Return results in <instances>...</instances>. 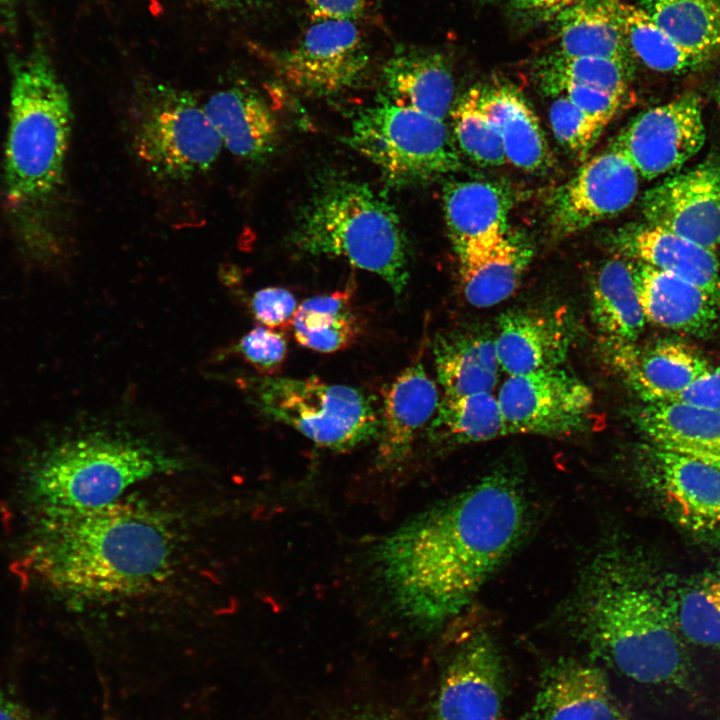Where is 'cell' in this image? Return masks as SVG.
<instances>
[{
	"label": "cell",
	"mask_w": 720,
	"mask_h": 720,
	"mask_svg": "<svg viewBox=\"0 0 720 720\" xmlns=\"http://www.w3.org/2000/svg\"><path fill=\"white\" fill-rule=\"evenodd\" d=\"M528 505L520 482L495 471L415 515L373 551L399 616L433 631L461 613L519 544Z\"/></svg>",
	"instance_id": "1"
},
{
	"label": "cell",
	"mask_w": 720,
	"mask_h": 720,
	"mask_svg": "<svg viewBox=\"0 0 720 720\" xmlns=\"http://www.w3.org/2000/svg\"><path fill=\"white\" fill-rule=\"evenodd\" d=\"M569 616L592 651L626 677L695 691V670L668 593L623 544H606L592 556Z\"/></svg>",
	"instance_id": "2"
},
{
	"label": "cell",
	"mask_w": 720,
	"mask_h": 720,
	"mask_svg": "<svg viewBox=\"0 0 720 720\" xmlns=\"http://www.w3.org/2000/svg\"><path fill=\"white\" fill-rule=\"evenodd\" d=\"M27 556L50 586L87 599L142 593L170 568L173 540L158 513L119 500L102 507L40 518Z\"/></svg>",
	"instance_id": "3"
},
{
	"label": "cell",
	"mask_w": 720,
	"mask_h": 720,
	"mask_svg": "<svg viewBox=\"0 0 720 720\" xmlns=\"http://www.w3.org/2000/svg\"><path fill=\"white\" fill-rule=\"evenodd\" d=\"M72 128L69 94L41 44L15 63L4 152V196L18 241L44 261L58 251L54 226Z\"/></svg>",
	"instance_id": "4"
},
{
	"label": "cell",
	"mask_w": 720,
	"mask_h": 720,
	"mask_svg": "<svg viewBox=\"0 0 720 720\" xmlns=\"http://www.w3.org/2000/svg\"><path fill=\"white\" fill-rule=\"evenodd\" d=\"M183 461L142 441L104 431L76 436L46 450L29 472L40 518L105 506L133 484L183 469Z\"/></svg>",
	"instance_id": "5"
},
{
	"label": "cell",
	"mask_w": 720,
	"mask_h": 720,
	"mask_svg": "<svg viewBox=\"0 0 720 720\" xmlns=\"http://www.w3.org/2000/svg\"><path fill=\"white\" fill-rule=\"evenodd\" d=\"M292 242L313 256L342 257L379 275L398 297L408 278V243L390 203L348 179L321 186L298 216Z\"/></svg>",
	"instance_id": "6"
},
{
	"label": "cell",
	"mask_w": 720,
	"mask_h": 720,
	"mask_svg": "<svg viewBox=\"0 0 720 720\" xmlns=\"http://www.w3.org/2000/svg\"><path fill=\"white\" fill-rule=\"evenodd\" d=\"M130 140L145 170L163 181H187L207 172L223 148L204 106L190 92L163 84L134 95Z\"/></svg>",
	"instance_id": "7"
},
{
	"label": "cell",
	"mask_w": 720,
	"mask_h": 720,
	"mask_svg": "<svg viewBox=\"0 0 720 720\" xmlns=\"http://www.w3.org/2000/svg\"><path fill=\"white\" fill-rule=\"evenodd\" d=\"M344 142L399 185L425 182L461 165L444 120L383 100L357 114Z\"/></svg>",
	"instance_id": "8"
},
{
	"label": "cell",
	"mask_w": 720,
	"mask_h": 720,
	"mask_svg": "<svg viewBox=\"0 0 720 720\" xmlns=\"http://www.w3.org/2000/svg\"><path fill=\"white\" fill-rule=\"evenodd\" d=\"M256 384V405L263 413L321 447L345 451L377 437L380 416L359 389L317 377H267Z\"/></svg>",
	"instance_id": "9"
},
{
	"label": "cell",
	"mask_w": 720,
	"mask_h": 720,
	"mask_svg": "<svg viewBox=\"0 0 720 720\" xmlns=\"http://www.w3.org/2000/svg\"><path fill=\"white\" fill-rule=\"evenodd\" d=\"M497 399L508 433L563 435L580 429L593 393L560 366L509 376Z\"/></svg>",
	"instance_id": "10"
},
{
	"label": "cell",
	"mask_w": 720,
	"mask_h": 720,
	"mask_svg": "<svg viewBox=\"0 0 720 720\" xmlns=\"http://www.w3.org/2000/svg\"><path fill=\"white\" fill-rule=\"evenodd\" d=\"M640 470L675 524L698 538L720 539V467L648 444Z\"/></svg>",
	"instance_id": "11"
},
{
	"label": "cell",
	"mask_w": 720,
	"mask_h": 720,
	"mask_svg": "<svg viewBox=\"0 0 720 720\" xmlns=\"http://www.w3.org/2000/svg\"><path fill=\"white\" fill-rule=\"evenodd\" d=\"M280 75L298 90L318 96L340 93L364 76L369 54L354 21L321 20L291 49L273 56Z\"/></svg>",
	"instance_id": "12"
},
{
	"label": "cell",
	"mask_w": 720,
	"mask_h": 720,
	"mask_svg": "<svg viewBox=\"0 0 720 720\" xmlns=\"http://www.w3.org/2000/svg\"><path fill=\"white\" fill-rule=\"evenodd\" d=\"M704 141L700 100L694 93H686L636 116L612 146L639 175L651 180L681 167Z\"/></svg>",
	"instance_id": "13"
},
{
	"label": "cell",
	"mask_w": 720,
	"mask_h": 720,
	"mask_svg": "<svg viewBox=\"0 0 720 720\" xmlns=\"http://www.w3.org/2000/svg\"><path fill=\"white\" fill-rule=\"evenodd\" d=\"M638 187V172L611 146L585 162L554 193L550 205L553 232L568 236L621 213L635 200Z\"/></svg>",
	"instance_id": "14"
},
{
	"label": "cell",
	"mask_w": 720,
	"mask_h": 720,
	"mask_svg": "<svg viewBox=\"0 0 720 720\" xmlns=\"http://www.w3.org/2000/svg\"><path fill=\"white\" fill-rule=\"evenodd\" d=\"M504 691L500 651L488 632H475L445 667L429 720H498Z\"/></svg>",
	"instance_id": "15"
},
{
	"label": "cell",
	"mask_w": 720,
	"mask_h": 720,
	"mask_svg": "<svg viewBox=\"0 0 720 720\" xmlns=\"http://www.w3.org/2000/svg\"><path fill=\"white\" fill-rule=\"evenodd\" d=\"M641 205L647 223L715 251L720 247V160L668 178L648 190Z\"/></svg>",
	"instance_id": "16"
},
{
	"label": "cell",
	"mask_w": 720,
	"mask_h": 720,
	"mask_svg": "<svg viewBox=\"0 0 720 720\" xmlns=\"http://www.w3.org/2000/svg\"><path fill=\"white\" fill-rule=\"evenodd\" d=\"M531 720H626L604 671L575 659H559L542 674Z\"/></svg>",
	"instance_id": "17"
},
{
	"label": "cell",
	"mask_w": 720,
	"mask_h": 720,
	"mask_svg": "<svg viewBox=\"0 0 720 720\" xmlns=\"http://www.w3.org/2000/svg\"><path fill=\"white\" fill-rule=\"evenodd\" d=\"M635 277L646 320L697 337L720 326V302L702 288L674 275L638 263Z\"/></svg>",
	"instance_id": "18"
},
{
	"label": "cell",
	"mask_w": 720,
	"mask_h": 720,
	"mask_svg": "<svg viewBox=\"0 0 720 720\" xmlns=\"http://www.w3.org/2000/svg\"><path fill=\"white\" fill-rule=\"evenodd\" d=\"M438 390L421 363L404 369L385 393L380 415L378 464L384 468L401 463L417 433L437 411Z\"/></svg>",
	"instance_id": "19"
},
{
	"label": "cell",
	"mask_w": 720,
	"mask_h": 720,
	"mask_svg": "<svg viewBox=\"0 0 720 720\" xmlns=\"http://www.w3.org/2000/svg\"><path fill=\"white\" fill-rule=\"evenodd\" d=\"M203 106L223 147L234 156L260 162L275 151L279 141L278 122L256 92L229 87L213 93Z\"/></svg>",
	"instance_id": "20"
},
{
	"label": "cell",
	"mask_w": 720,
	"mask_h": 720,
	"mask_svg": "<svg viewBox=\"0 0 720 720\" xmlns=\"http://www.w3.org/2000/svg\"><path fill=\"white\" fill-rule=\"evenodd\" d=\"M383 101L410 107L444 120L451 111L454 78L440 53L419 48L395 52L382 71Z\"/></svg>",
	"instance_id": "21"
},
{
	"label": "cell",
	"mask_w": 720,
	"mask_h": 720,
	"mask_svg": "<svg viewBox=\"0 0 720 720\" xmlns=\"http://www.w3.org/2000/svg\"><path fill=\"white\" fill-rule=\"evenodd\" d=\"M619 242L640 263L693 283L720 302V267L714 251L650 223L624 229Z\"/></svg>",
	"instance_id": "22"
},
{
	"label": "cell",
	"mask_w": 720,
	"mask_h": 720,
	"mask_svg": "<svg viewBox=\"0 0 720 720\" xmlns=\"http://www.w3.org/2000/svg\"><path fill=\"white\" fill-rule=\"evenodd\" d=\"M456 253L463 293L476 307H490L507 299L517 289L532 257L529 245L508 232Z\"/></svg>",
	"instance_id": "23"
},
{
	"label": "cell",
	"mask_w": 720,
	"mask_h": 720,
	"mask_svg": "<svg viewBox=\"0 0 720 720\" xmlns=\"http://www.w3.org/2000/svg\"><path fill=\"white\" fill-rule=\"evenodd\" d=\"M638 425L648 444L720 467V412L677 402H647Z\"/></svg>",
	"instance_id": "24"
},
{
	"label": "cell",
	"mask_w": 720,
	"mask_h": 720,
	"mask_svg": "<svg viewBox=\"0 0 720 720\" xmlns=\"http://www.w3.org/2000/svg\"><path fill=\"white\" fill-rule=\"evenodd\" d=\"M494 342L500 368L509 376L560 366L569 348L559 321L523 311L501 316Z\"/></svg>",
	"instance_id": "25"
},
{
	"label": "cell",
	"mask_w": 720,
	"mask_h": 720,
	"mask_svg": "<svg viewBox=\"0 0 720 720\" xmlns=\"http://www.w3.org/2000/svg\"><path fill=\"white\" fill-rule=\"evenodd\" d=\"M511 206L510 193L497 183L483 180L447 183L443 207L455 251L507 233Z\"/></svg>",
	"instance_id": "26"
},
{
	"label": "cell",
	"mask_w": 720,
	"mask_h": 720,
	"mask_svg": "<svg viewBox=\"0 0 720 720\" xmlns=\"http://www.w3.org/2000/svg\"><path fill=\"white\" fill-rule=\"evenodd\" d=\"M622 0H577L555 18L559 53L600 57L630 64Z\"/></svg>",
	"instance_id": "27"
},
{
	"label": "cell",
	"mask_w": 720,
	"mask_h": 720,
	"mask_svg": "<svg viewBox=\"0 0 720 720\" xmlns=\"http://www.w3.org/2000/svg\"><path fill=\"white\" fill-rule=\"evenodd\" d=\"M620 352L621 367L646 403L673 399L710 367L698 352L679 342L664 341L642 352L621 346Z\"/></svg>",
	"instance_id": "28"
},
{
	"label": "cell",
	"mask_w": 720,
	"mask_h": 720,
	"mask_svg": "<svg viewBox=\"0 0 720 720\" xmlns=\"http://www.w3.org/2000/svg\"><path fill=\"white\" fill-rule=\"evenodd\" d=\"M433 354L445 397L492 392L497 384L500 365L495 342L485 333L456 329L440 334Z\"/></svg>",
	"instance_id": "29"
},
{
	"label": "cell",
	"mask_w": 720,
	"mask_h": 720,
	"mask_svg": "<svg viewBox=\"0 0 720 720\" xmlns=\"http://www.w3.org/2000/svg\"><path fill=\"white\" fill-rule=\"evenodd\" d=\"M482 92L485 107L498 128L507 162L528 172L547 168L551 162L548 142L525 99L507 85L482 86Z\"/></svg>",
	"instance_id": "30"
},
{
	"label": "cell",
	"mask_w": 720,
	"mask_h": 720,
	"mask_svg": "<svg viewBox=\"0 0 720 720\" xmlns=\"http://www.w3.org/2000/svg\"><path fill=\"white\" fill-rule=\"evenodd\" d=\"M593 316L600 329L620 346H630L645 325L635 267L621 258L606 261L592 284Z\"/></svg>",
	"instance_id": "31"
},
{
	"label": "cell",
	"mask_w": 720,
	"mask_h": 720,
	"mask_svg": "<svg viewBox=\"0 0 720 720\" xmlns=\"http://www.w3.org/2000/svg\"><path fill=\"white\" fill-rule=\"evenodd\" d=\"M640 7L688 52L706 62L720 52V0H642Z\"/></svg>",
	"instance_id": "32"
},
{
	"label": "cell",
	"mask_w": 720,
	"mask_h": 720,
	"mask_svg": "<svg viewBox=\"0 0 720 720\" xmlns=\"http://www.w3.org/2000/svg\"><path fill=\"white\" fill-rule=\"evenodd\" d=\"M431 439L450 445L492 440L507 434L497 397L478 392L440 401L429 428Z\"/></svg>",
	"instance_id": "33"
},
{
	"label": "cell",
	"mask_w": 720,
	"mask_h": 720,
	"mask_svg": "<svg viewBox=\"0 0 720 720\" xmlns=\"http://www.w3.org/2000/svg\"><path fill=\"white\" fill-rule=\"evenodd\" d=\"M668 600L674 623L691 644L720 649V567L690 578Z\"/></svg>",
	"instance_id": "34"
},
{
	"label": "cell",
	"mask_w": 720,
	"mask_h": 720,
	"mask_svg": "<svg viewBox=\"0 0 720 720\" xmlns=\"http://www.w3.org/2000/svg\"><path fill=\"white\" fill-rule=\"evenodd\" d=\"M351 297L347 289L305 300L292 322L297 342L322 353L340 351L352 344L358 325L350 311Z\"/></svg>",
	"instance_id": "35"
},
{
	"label": "cell",
	"mask_w": 720,
	"mask_h": 720,
	"mask_svg": "<svg viewBox=\"0 0 720 720\" xmlns=\"http://www.w3.org/2000/svg\"><path fill=\"white\" fill-rule=\"evenodd\" d=\"M622 14L629 50L648 68L681 73L706 63L680 46L640 6L624 2Z\"/></svg>",
	"instance_id": "36"
},
{
	"label": "cell",
	"mask_w": 720,
	"mask_h": 720,
	"mask_svg": "<svg viewBox=\"0 0 720 720\" xmlns=\"http://www.w3.org/2000/svg\"><path fill=\"white\" fill-rule=\"evenodd\" d=\"M630 76L628 63L600 57H571L559 52L544 58L538 67L539 83L546 94L558 84L573 83L626 97Z\"/></svg>",
	"instance_id": "37"
},
{
	"label": "cell",
	"mask_w": 720,
	"mask_h": 720,
	"mask_svg": "<svg viewBox=\"0 0 720 720\" xmlns=\"http://www.w3.org/2000/svg\"><path fill=\"white\" fill-rule=\"evenodd\" d=\"M450 114L458 146L470 159L483 166L507 162L498 128L485 107L481 85L467 90Z\"/></svg>",
	"instance_id": "38"
},
{
	"label": "cell",
	"mask_w": 720,
	"mask_h": 720,
	"mask_svg": "<svg viewBox=\"0 0 720 720\" xmlns=\"http://www.w3.org/2000/svg\"><path fill=\"white\" fill-rule=\"evenodd\" d=\"M549 121L556 140L570 152L585 156L597 143L607 123L591 116L565 96H555Z\"/></svg>",
	"instance_id": "39"
},
{
	"label": "cell",
	"mask_w": 720,
	"mask_h": 720,
	"mask_svg": "<svg viewBox=\"0 0 720 720\" xmlns=\"http://www.w3.org/2000/svg\"><path fill=\"white\" fill-rule=\"evenodd\" d=\"M231 351L239 354L258 372L272 375L286 358L287 342L280 332L257 326L246 333Z\"/></svg>",
	"instance_id": "40"
},
{
	"label": "cell",
	"mask_w": 720,
	"mask_h": 720,
	"mask_svg": "<svg viewBox=\"0 0 720 720\" xmlns=\"http://www.w3.org/2000/svg\"><path fill=\"white\" fill-rule=\"evenodd\" d=\"M547 94L552 96L563 95L583 112L599 118L607 124L626 102L624 96L573 83L558 84Z\"/></svg>",
	"instance_id": "41"
},
{
	"label": "cell",
	"mask_w": 720,
	"mask_h": 720,
	"mask_svg": "<svg viewBox=\"0 0 720 720\" xmlns=\"http://www.w3.org/2000/svg\"><path fill=\"white\" fill-rule=\"evenodd\" d=\"M250 308L256 320L275 330L292 325L298 307L294 295L287 289L267 287L253 294Z\"/></svg>",
	"instance_id": "42"
},
{
	"label": "cell",
	"mask_w": 720,
	"mask_h": 720,
	"mask_svg": "<svg viewBox=\"0 0 720 720\" xmlns=\"http://www.w3.org/2000/svg\"><path fill=\"white\" fill-rule=\"evenodd\" d=\"M668 401H677L720 412V366H710L684 391Z\"/></svg>",
	"instance_id": "43"
},
{
	"label": "cell",
	"mask_w": 720,
	"mask_h": 720,
	"mask_svg": "<svg viewBox=\"0 0 720 720\" xmlns=\"http://www.w3.org/2000/svg\"><path fill=\"white\" fill-rule=\"evenodd\" d=\"M313 21H354L364 12V0H304Z\"/></svg>",
	"instance_id": "44"
},
{
	"label": "cell",
	"mask_w": 720,
	"mask_h": 720,
	"mask_svg": "<svg viewBox=\"0 0 720 720\" xmlns=\"http://www.w3.org/2000/svg\"><path fill=\"white\" fill-rule=\"evenodd\" d=\"M577 0H513V6L536 16H557Z\"/></svg>",
	"instance_id": "45"
},
{
	"label": "cell",
	"mask_w": 720,
	"mask_h": 720,
	"mask_svg": "<svg viewBox=\"0 0 720 720\" xmlns=\"http://www.w3.org/2000/svg\"><path fill=\"white\" fill-rule=\"evenodd\" d=\"M0 720H34L26 707L0 685Z\"/></svg>",
	"instance_id": "46"
},
{
	"label": "cell",
	"mask_w": 720,
	"mask_h": 720,
	"mask_svg": "<svg viewBox=\"0 0 720 720\" xmlns=\"http://www.w3.org/2000/svg\"><path fill=\"white\" fill-rule=\"evenodd\" d=\"M340 720H396L384 712L363 711L348 715Z\"/></svg>",
	"instance_id": "47"
},
{
	"label": "cell",
	"mask_w": 720,
	"mask_h": 720,
	"mask_svg": "<svg viewBox=\"0 0 720 720\" xmlns=\"http://www.w3.org/2000/svg\"><path fill=\"white\" fill-rule=\"evenodd\" d=\"M208 4L216 8L232 9L251 3L253 0H205Z\"/></svg>",
	"instance_id": "48"
},
{
	"label": "cell",
	"mask_w": 720,
	"mask_h": 720,
	"mask_svg": "<svg viewBox=\"0 0 720 720\" xmlns=\"http://www.w3.org/2000/svg\"><path fill=\"white\" fill-rule=\"evenodd\" d=\"M0 16L7 22L14 24V0H0Z\"/></svg>",
	"instance_id": "49"
},
{
	"label": "cell",
	"mask_w": 720,
	"mask_h": 720,
	"mask_svg": "<svg viewBox=\"0 0 720 720\" xmlns=\"http://www.w3.org/2000/svg\"><path fill=\"white\" fill-rule=\"evenodd\" d=\"M714 95H715L716 102H717L718 106L720 107V81L716 86Z\"/></svg>",
	"instance_id": "50"
},
{
	"label": "cell",
	"mask_w": 720,
	"mask_h": 720,
	"mask_svg": "<svg viewBox=\"0 0 720 720\" xmlns=\"http://www.w3.org/2000/svg\"><path fill=\"white\" fill-rule=\"evenodd\" d=\"M377 1H381V0H377Z\"/></svg>",
	"instance_id": "51"
}]
</instances>
